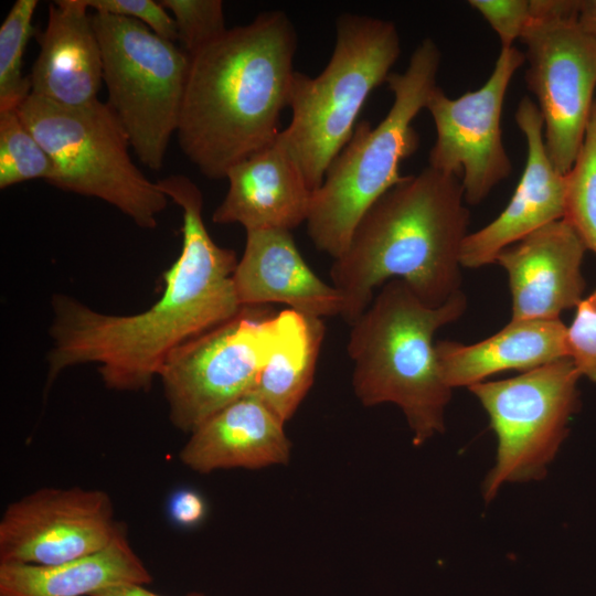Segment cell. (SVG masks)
I'll return each mask as SVG.
<instances>
[{"label": "cell", "instance_id": "obj_1", "mask_svg": "<svg viewBox=\"0 0 596 596\" xmlns=\"http://www.w3.org/2000/svg\"><path fill=\"white\" fill-rule=\"evenodd\" d=\"M182 211V249L164 274L161 297L145 311L113 315L55 295L45 387L66 369L94 363L107 389L147 391L169 356L185 342L236 317L233 249L219 246L203 221V196L188 177L157 181Z\"/></svg>", "mask_w": 596, "mask_h": 596}, {"label": "cell", "instance_id": "obj_2", "mask_svg": "<svg viewBox=\"0 0 596 596\" xmlns=\"http://www.w3.org/2000/svg\"><path fill=\"white\" fill-rule=\"evenodd\" d=\"M297 32L287 13L260 12L191 56L177 130L189 161L206 178L275 141L289 107Z\"/></svg>", "mask_w": 596, "mask_h": 596}, {"label": "cell", "instance_id": "obj_3", "mask_svg": "<svg viewBox=\"0 0 596 596\" xmlns=\"http://www.w3.org/2000/svg\"><path fill=\"white\" fill-rule=\"evenodd\" d=\"M460 180L430 167L403 179L363 215L330 277L343 297L341 317L352 324L374 291L402 279L430 307L460 290V252L469 211Z\"/></svg>", "mask_w": 596, "mask_h": 596}, {"label": "cell", "instance_id": "obj_4", "mask_svg": "<svg viewBox=\"0 0 596 596\" xmlns=\"http://www.w3.org/2000/svg\"><path fill=\"white\" fill-rule=\"evenodd\" d=\"M466 308L462 291L430 307L404 280L391 279L351 324L347 350L355 396L364 406H398L415 446L445 430L453 390L441 377L434 336Z\"/></svg>", "mask_w": 596, "mask_h": 596}, {"label": "cell", "instance_id": "obj_5", "mask_svg": "<svg viewBox=\"0 0 596 596\" xmlns=\"http://www.w3.org/2000/svg\"><path fill=\"white\" fill-rule=\"evenodd\" d=\"M440 58L436 43L425 39L412 53L407 68L387 76L385 83L393 94L387 114L375 127L366 120L356 124L312 192L307 232L313 246L333 259L347 249L368 210L403 179L400 163L419 146L412 123L437 87Z\"/></svg>", "mask_w": 596, "mask_h": 596}, {"label": "cell", "instance_id": "obj_6", "mask_svg": "<svg viewBox=\"0 0 596 596\" xmlns=\"http://www.w3.org/2000/svg\"><path fill=\"white\" fill-rule=\"evenodd\" d=\"M400 53V35L392 21L342 13L336 21V44L323 71L316 77L295 72L291 121L279 138L312 192L350 140L364 103L386 82Z\"/></svg>", "mask_w": 596, "mask_h": 596}, {"label": "cell", "instance_id": "obj_7", "mask_svg": "<svg viewBox=\"0 0 596 596\" xmlns=\"http://www.w3.org/2000/svg\"><path fill=\"white\" fill-rule=\"evenodd\" d=\"M18 114L54 163L52 185L103 200L139 227H157L169 198L134 163L128 136L107 103L63 106L30 94Z\"/></svg>", "mask_w": 596, "mask_h": 596}, {"label": "cell", "instance_id": "obj_8", "mask_svg": "<svg viewBox=\"0 0 596 596\" xmlns=\"http://www.w3.org/2000/svg\"><path fill=\"white\" fill-rule=\"evenodd\" d=\"M92 21L102 51L106 103L139 161L160 170L179 127L191 56L130 18L92 12Z\"/></svg>", "mask_w": 596, "mask_h": 596}, {"label": "cell", "instance_id": "obj_9", "mask_svg": "<svg viewBox=\"0 0 596 596\" xmlns=\"http://www.w3.org/2000/svg\"><path fill=\"white\" fill-rule=\"evenodd\" d=\"M581 377L572 360L563 358L511 379L468 387L498 439L496 460L482 486L487 502L507 482L545 477L579 406Z\"/></svg>", "mask_w": 596, "mask_h": 596}, {"label": "cell", "instance_id": "obj_10", "mask_svg": "<svg viewBox=\"0 0 596 596\" xmlns=\"http://www.w3.org/2000/svg\"><path fill=\"white\" fill-rule=\"evenodd\" d=\"M287 309L245 307L236 317L185 342L160 372L171 424L192 433L248 394L280 343Z\"/></svg>", "mask_w": 596, "mask_h": 596}, {"label": "cell", "instance_id": "obj_11", "mask_svg": "<svg viewBox=\"0 0 596 596\" xmlns=\"http://www.w3.org/2000/svg\"><path fill=\"white\" fill-rule=\"evenodd\" d=\"M579 0H532V20L520 41L525 82L543 118L549 158L563 174L584 140L596 88V41L577 21Z\"/></svg>", "mask_w": 596, "mask_h": 596}, {"label": "cell", "instance_id": "obj_12", "mask_svg": "<svg viewBox=\"0 0 596 596\" xmlns=\"http://www.w3.org/2000/svg\"><path fill=\"white\" fill-rule=\"evenodd\" d=\"M524 61L517 47H501L490 77L479 89L449 98L437 86L427 100L425 108L437 135L428 167L457 177L470 205L483 201L512 172L501 115L510 81Z\"/></svg>", "mask_w": 596, "mask_h": 596}, {"label": "cell", "instance_id": "obj_13", "mask_svg": "<svg viewBox=\"0 0 596 596\" xmlns=\"http://www.w3.org/2000/svg\"><path fill=\"white\" fill-rule=\"evenodd\" d=\"M124 529L106 491L44 487L4 509L0 563H66L104 550Z\"/></svg>", "mask_w": 596, "mask_h": 596}, {"label": "cell", "instance_id": "obj_14", "mask_svg": "<svg viewBox=\"0 0 596 596\" xmlns=\"http://www.w3.org/2000/svg\"><path fill=\"white\" fill-rule=\"evenodd\" d=\"M587 248L563 219L544 225L497 256L508 274L512 320L560 319L582 301Z\"/></svg>", "mask_w": 596, "mask_h": 596}, {"label": "cell", "instance_id": "obj_15", "mask_svg": "<svg viewBox=\"0 0 596 596\" xmlns=\"http://www.w3.org/2000/svg\"><path fill=\"white\" fill-rule=\"evenodd\" d=\"M515 121L526 140L522 177L504 210L489 224L467 235L460 252L462 267L496 263L498 254L546 224L563 219L565 174L552 163L544 146L543 118L535 103L523 97Z\"/></svg>", "mask_w": 596, "mask_h": 596}, {"label": "cell", "instance_id": "obj_16", "mask_svg": "<svg viewBox=\"0 0 596 596\" xmlns=\"http://www.w3.org/2000/svg\"><path fill=\"white\" fill-rule=\"evenodd\" d=\"M280 134V132H279ZM228 190L212 214L215 224L290 231L306 222L312 191L279 138L233 166Z\"/></svg>", "mask_w": 596, "mask_h": 596}, {"label": "cell", "instance_id": "obj_17", "mask_svg": "<svg viewBox=\"0 0 596 596\" xmlns=\"http://www.w3.org/2000/svg\"><path fill=\"white\" fill-rule=\"evenodd\" d=\"M233 280L243 307L279 302L319 318L341 317L343 310L341 292L311 270L290 231H247Z\"/></svg>", "mask_w": 596, "mask_h": 596}, {"label": "cell", "instance_id": "obj_18", "mask_svg": "<svg viewBox=\"0 0 596 596\" xmlns=\"http://www.w3.org/2000/svg\"><path fill=\"white\" fill-rule=\"evenodd\" d=\"M36 40L40 50L28 75L31 94L63 106L97 99L102 51L84 0L51 2L46 25Z\"/></svg>", "mask_w": 596, "mask_h": 596}, {"label": "cell", "instance_id": "obj_19", "mask_svg": "<svg viewBox=\"0 0 596 596\" xmlns=\"http://www.w3.org/2000/svg\"><path fill=\"white\" fill-rule=\"evenodd\" d=\"M284 426L256 395L248 393L190 433L179 460L200 473L286 465L291 443Z\"/></svg>", "mask_w": 596, "mask_h": 596}, {"label": "cell", "instance_id": "obj_20", "mask_svg": "<svg viewBox=\"0 0 596 596\" xmlns=\"http://www.w3.org/2000/svg\"><path fill=\"white\" fill-rule=\"evenodd\" d=\"M566 331L560 319H511L493 336L472 344L437 341L441 377L451 390L470 387L499 372H526L568 358Z\"/></svg>", "mask_w": 596, "mask_h": 596}, {"label": "cell", "instance_id": "obj_21", "mask_svg": "<svg viewBox=\"0 0 596 596\" xmlns=\"http://www.w3.org/2000/svg\"><path fill=\"white\" fill-rule=\"evenodd\" d=\"M151 581L125 529L104 550L66 563H0V596H91L107 587L145 586Z\"/></svg>", "mask_w": 596, "mask_h": 596}, {"label": "cell", "instance_id": "obj_22", "mask_svg": "<svg viewBox=\"0 0 596 596\" xmlns=\"http://www.w3.org/2000/svg\"><path fill=\"white\" fill-rule=\"evenodd\" d=\"M324 334L322 318L287 308L281 341L249 392L284 423L294 416L313 383Z\"/></svg>", "mask_w": 596, "mask_h": 596}, {"label": "cell", "instance_id": "obj_23", "mask_svg": "<svg viewBox=\"0 0 596 596\" xmlns=\"http://www.w3.org/2000/svg\"><path fill=\"white\" fill-rule=\"evenodd\" d=\"M565 220L596 254V99L577 157L565 173Z\"/></svg>", "mask_w": 596, "mask_h": 596}, {"label": "cell", "instance_id": "obj_24", "mask_svg": "<svg viewBox=\"0 0 596 596\" xmlns=\"http://www.w3.org/2000/svg\"><path fill=\"white\" fill-rule=\"evenodd\" d=\"M54 163L17 109L0 111V189L34 179L52 183Z\"/></svg>", "mask_w": 596, "mask_h": 596}, {"label": "cell", "instance_id": "obj_25", "mask_svg": "<svg viewBox=\"0 0 596 596\" xmlns=\"http://www.w3.org/2000/svg\"><path fill=\"white\" fill-rule=\"evenodd\" d=\"M38 0H17L0 28V111L17 109L31 94L22 73L25 47L33 33Z\"/></svg>", "mask_w": 596, "mask_h": 596}, {"label": "cell", "instance_id": "obj_26", "mask_svg": "<svg viewBox=\"0 0 596 596\" xmlns=\"http://www.w3.org/2000/svg\"><path fill=\"white\" fill-rule=\"evenodd\" d=\"M172 15L182 49L193 56L226 32L221 0H161Z\"/></svg>", "mask_w": 596, "mask_h": 596}, {"label": "cell", "instance_id": "obj_27", "mask_svg": "<svg viewBox=\"0 0 596 596\" xmlns=\"http://www.w3.org/2000/svg\"><path fill=\"white\" fill-rule=\"evenodd\" d=\"M566 345L581 376L596 383V289L577 305L567 327Z\"/></svg>", "mask_w": 596, "mask_h": 596}, {"label": "cell", "instance_id": "obj_28", "mask_svg": "<svg viewBox=\"0 0 596 596\" xmlns=\"http://www.w3.org/2000/svg\"><path fill=\"white\" fill-rule=\"evenodd\" d=\"M468 3L496 31L501 47L513 46L533 15L532 0H470Z\"/></svg>", "mask_w": 596, "mask_h": 596}, {"label": "cell", "instance_id": "obj_29", "mask_svg": "<svg viewBox=\"0 0 596 596\" xmlns=\"http://www.w3.org/2000/svg\"><path fill=\"white\" fill-rule=\"evenodd\" d=\"M94 12L130 18L146 24L162 39L175 42L177 26L172 15L153 0H84Z\"/></svg>", "mask_w": 596, "mask_h": 596}, {"label": "cell", "instance_id": "obj_30", "mask_svg": "<svg viewBox=\"0 0 596 596\" xmlns=\"http://www.w3.org/2000/svg\"><path fill=\"white\" fill-rule=\"evenodd\" d=\"M207 507L203 497L191 489L175 492L169 501V514L181 526L198 525L205 517Z\"/></svg>", "mask_w": 596, "mask_h": 596}, {"label": "cell", "instance_id": "obj_31", "mask_svg": "<svg viewBox=\"0 0 596 596\" xmlns=\"http://www.w3.org/2000/svg\"><path fill=\"white\" fill-rule=\"evenodd\" d=\"M91 596H161L149 589L143 585L128 584V585H118L113 587H107L102 590H98ZM187 596H205L199 592H191Z\"/></svg>", "mask_w": 596, "mask_h": 596}, {"label": "cell", "instance_id": "obj_32", "mask_svg": "<svg viewBox=\"0 0 596 596\" xmlns=\"http://www.w3.org/2000/svg\"><path fill=\"white\" fill-rule=\"evenodd\" d=\"M577 21L596 41V0H579Z\"/></svg>", "mask_w": 596, "mask_h": 596}]
</instances>
